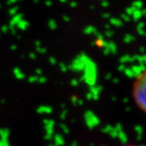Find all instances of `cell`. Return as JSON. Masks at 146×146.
I'll use <instances>...</instances> for the list:
<instances>
[{
  "instance_id": "2",
  "label": "cell",
  "mask_w": 146,
  "mask_h": 146,
  "mask_svg": "<svg viewBox=\"0 0 146 146\" xmlns=\"http://www.w3.org/2000/svg\"><path fill=\"white\" fill-rule=\"evenodd\" d=\"M125 146H140V145H137V144H129V145H125Z\"/></svg>"
},
{
  "instance_id": "1",
  "label": "cell",
  "mask_w": 146,
  "mask_h": 146,
  "mask_svg": "<svg viewBox=\"0 0 146 146\" xmlns=\"http://www.w3.org/2000/svg\"><path fill=\"white\" fill-rule=\"evenodd\" d=\"M133 100L141 111L146 113V69L140 72L133 83Z\"/></svg>"
}]
</instances>
